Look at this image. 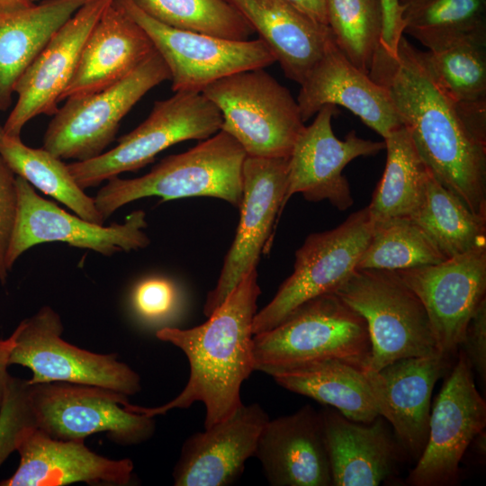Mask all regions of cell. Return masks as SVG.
Returning a JSON list of instances; mask_svg holds the SVG:
<instances>
[{
    "instance_id": "obj_1",
    "label": "cell",
    "mask_w": 486,
    "mask_h": 486,
    "mask_svg": "<svg viewBox=\"0 0 486 486\" xmlns=\"http://www.w3.org/2000/svg\"><path fill=\"white\" fill-rule=\"evenodd\" d=\"M369 76L383 86L434 177L486 218V109L456 103L426 51L401 37L397 52L379 49Z\"/></svg>"
},
{
    "instance_id": "obj_2",
    "label": "cell",
    "mask_w": 486,
    "mask_h": 486,
    "mask_svg": "<svg viewBox=\"0 0 486 486\" xmlns=\"http://www.w3.org/2000/svg\"><path fill=\"white\" fill-rule=\"evenodd\" d=\"M260 293L257 270L254 269L204 323L186 329L165 327L158 330L159 340L173 344L186 356L190 365L188 382L176 397L164 405L146 408L127 400L123 406L155 417L201 401L205 406L204 428L231 416L243 404V382L255 371L252 323Z\"/></svg>"
},
{
    "instance_id": "obj_3",
    "label": "cell",
    "mask_w": 486,
    "mask_h": 486,
    "mask_svg": "<svg viewBox=\"0 0 486 486\" xmlns=\"http://www.w3.org/2000/svg\"><path fill=\"white\" fill-rule=\"evenodd\" d=\"M246 157L239 143L220 130L185 152L165 158L142 176L108 179L94 203L104 220L125 204L149 196L164 201L210 196L239 209Z\"/></svg>"
},
{
    "instance_id": "obj_4",
    "label": "cell",
    "mask_w": 486,
    "mask_h": 486,
    "mask_svg": "<svg viewBox=\"0 0 486 486\" xmlns=\"http://www.w3.org/2000/svg\"><path fill=\"white\" fill-rule=\"evenodd\" d=\"M370 351L365 320L335 292L304 302L277 326L253 337L255 371L266 374L324 359L366 369Z\"/></svg>"
},
{
    "instance_id": "obj_5",
    "label": "cell",
    "mask_w": 486,
    "mask_h": 486,
    "mask_svg": "<svg viewBox=\"0 0 486 486\" xmlns=\"http://www.w3.org/2000/svg\"><path fill=\"white\" fill-rule=\"evenodd\" d=\"M334 292L367 324L366 370L379 371L402 358L441 355L425 307L394 271L356 270Z\"/></svg>"
},
{
    "instance_id": "obj_6",
    "label": "cell",
    "mask_w": 486,
    "mask_h": 486,
    "mask_svg": "<svg viewBox=\"0 0 486 486\" xmlns=\"http://www.w3.org/2000/svg\"><path fill=\"white\" fill-rule=\"evenodd\" d=\"M202 94L220 112V130L249 157L289 158L305 127L297 101L264 68L231 74Z\"/></svg>"
},
{
    "instance_id": "obj_7",
    "label": "cell",
    "mask_w": 486,
    "mask_h": 486,
    "mask_svg": "<svg viewBox=\"0 0 486 486\" xmlns=\"http://www.w3.org/2000/svg\"><path fill=\"white\" fill-rule=\"evenodd\" d=\"M217 106L198 92H176L154 104L148 118L98 157L68 164L86 190L120 174L138 170L167 148L189 140H206L220 130Z\"/></svg>"
},
{
    "instance_id": "obj_8",
    "label": "cell",
    "mask_w": 486,
    "mask_h": 486,
    "mask_svg": "<svg viewBox=\"0 0 486 486\" xmlns=\"http://www.w3.org/2000/svg\"><path fill=\"white\" fill-rule=\"evenodd\" d=\"M169 79L168 68L155 50L117 83L66 99L48 125L42 148L60 159L85 161L98 157L113 140L130 109L153 87Z\"/></svg>"
},
{
    "instance_id": "obj_9",
    "label": "cell",
    "mask_w": 486,
    "mask_h": 486,
    "mask_svg": "<svg viewBox=\"0 0 486 486\" xmlns=\"http://www.w3.org/2000/svg\"><path fill=\"white\" fill-rule=\"evenodd\" d=\"M372 232L366 206L332 230L310 234L295 252L291 275L270 302L256 311L253 334L274 328L304 302L334 292L356 270Z\"/></svg>"
},
{
    "instance_id": "obj_10",
    "label": "cell",
    "mask_w": 486,
    "mask_h": 486,
    "mask_svg": "<svg viewBox=\"0 0 486 486\" xmlns=\"http://www.w3.org/2000/svg\"><path fill=\"white\" fill-rule=\"evenodd\" d=\"M60 316L50 306L19 323L9 365L32 373L29 384L70 382L113 390L126 396L141 390L140 377L116 354H97L79 348L62 338Z\"/></svg>"
},
{
    "instance_id": "obj_11",
    "label": "cell",
    "mask_w": 486,
    "mask_h": 486,
    "mask_svg": "<svg viewBox=\"0 0 486 486\" xmlns=\"http://www.w3.org/2000/svg\"><path fill=\"white\" fill-rule=\"evenodd\" d=\"M127 397L94 385L58 382L29 384L36 428L60 440H85L102 432L121 446L148 440L156 429L154 417L126 409L123 403Z\"/></svg>"
},
{
    "instance_id": "obj_12",
    "label": "cell",
    "mask_w": 486,
    "mask_h": 486,
    "mask_svg": "<svg viewBox=\"0 0 486 486\" xmlns=\"http://www.w3.org/2000/svg\"><path fill=\"white\" fill-rule=\"evenodd\" d=\"M116 1L149 37L168 68L175 93H202L231 74L276 62L261 39L233 40L173 28L153 19L132 0Z\"/></svg>"
},
{
    "instance_id": "obj_13",
    "label": "cell",
    "mask_w": 486,
    "mask_h": 486,
    "mask_svg": "<svg viewBox=\"0 0 486 486\" xmlns=\"http://www.w3.org/2000/svg\"><path fill=\"white\" fill-rule=\"evenodd\" d=\"M16 185L17 213L6 256L10 271L25 251L42 243H66L107 256L149 245L144 232L146 213L142 210L130 213L122 223L104 226L66 212L41 197L31 184L17 176Z\"/></svg>"
},
{
    "instance_id": "obj_14",
    "label": "cell",
    "mask_w": 486,
    "mask_h": 486,
    "mask_svg": "<svg viewBox=\"0 0 486 486\" xmlns=\"http://www.w3.org/2000/svg\"><path fill=\"white\" fill-rule=\"evenodd\" d=\"M485 425L486 402L475 387L472 369L461 349L431 408L428 440L407 483L455 485L461 460Z\"/></svg>"
},
{
    "instance_id": "obj_15",
    "label": "cell",
    "mask_w": 486,
    "mask_h": 486,
    "mask_svg": "<svg viewBox=\"0 0 486 486\" xmlns=\"http://www.w3.org/2000/svg\"><path fill=\"white\" fill-rule=\"evenodd\" d=\"M287 175L288 158L246 157L239 222L217 284L207 294L203 305L206 317L225 301L247 274L256 269L284 209Z\"/></svg>"
},
{
    "instance_id": "obj_16",
    "label": "cell",
    "mask_w": 486,
    "mask_h": 486,
    "mask_svg": "<svg viewBox=\"0 0 486 486\" xmlns=\"http://www.w3.org/2000/svg\"><path fill=\"white\" fill-rule=\"evenodd\" d=\"M394 272L425 307L438 352L452 356L486 300V245L436 265Z\"/></svg>"
},
{
    "instance_id": "obj_17",
    "label": "cell",
    "mask_w": 486,
    "mask_h": 486,
    "mask_svg": "<svg viewBox=\"0 0 486 486\" xmlns=\"http://www.w3.org/2000/svg\"><path fill=\"white\" fill-rule=\"evenodd\" d=\"M336 112V105H324L298 136L288 158L284 208L293 194H302L307 201L327 200L339 211L347 210L354 200L343 169L355 158L385 149L384 141L362 139L355 130L338 139L332 129Z\"/></svg>"
},
{
    "instance_id": "obj_18",
    "label": "cell",
    "mask_w": 486,
    "mask_h": 486,
    "mask_svg": "<svg viewBox=\"0 0 486 486\" xmlns=\"http://www.w3.org/2000/svg\"><path fill=\"white\" fill-rule=\"evenodd\" d=\"M114 0H87L49 40L17 81V102L2 127L20 137L25 124L38 115H53L77 66L85 42Z\"/></svg>"
},
{
    "instance_id": "obj_19",
    "label": "cell",
    "mask_w": 486,
    "mask_h": 486,
    "mask_svg": "<svg viewBox=\"0 0 486 486\" xmlns=\"http://www.w3.org/2000/svg\"><path fill=\"white\" fill-rule=\"evenodd\" d=\"M444 355L396 360L379 371L366 370L380 416L393 428L403 454L417 459L428 436L431 395L449 367Z\"/></svg>"
},
{
    "instance_id": "obj_20",
    "label": "cell",
    "mask_w": 486,
    "mask_h": 486,
    "mask_svg": "<svg viewBox=\"0 0 486 486\" xmlns=\"http://www.w3.org/2000/svg\"><path fill=\"white\" fill-rule=\"evenodd\" d=\"M297 104L305 122L324 105H341L383 139L402 126L388 90L355 67L334 39L300 85Z\"/></svg>"
},
{
    "instance_id": "obj_21",
    "label": "cell",
    "mask_w": 486,
    "mask_h": 486,
    "mask_svg": "<svg viewBox=\"0 0 486 486\" xmlns=\"http://www.w3.org/2000/svg\"><path fill=\"white\" fill-rule=\"evenodd\" d=\"M269 419L258 403L242 404L228 418L197 432L184 443L173 471L176 486H228L254 456Z\"/></svg>"
},
{
    "instance_id": "obj_22",
    "label": "cell",
    "mask_w": 486,
    "mask_h": 486,
    "mask_svg": "<svg viewBox=\"0 0 486 486\" xmlns=\"http://www.w3.org/2000/svg\"><path fill=\"white\" fill-rule=\"evenodd\" d=\"M20 464L0 486H63L76 482L127 485L133 472L130 459H109L91 451L85 440L56 439L34 428L17 450Z\"/></svg>"
},
{
    "instance_id": "obj_23",
    "label": "cell",
    "mask_w": 486,
    "mask_h": 486,
    "mask_svg": "<svg viewBox=\"0 0 486 486\" xmlns=\"http://www.w3.org/2000/svg\"><path fill=\"white\" fill-rule=\"evenodd\" d=\"M273 486H332L319 411L305 405L268 419L254 454Z\"/></svg>"
},
{
    "instance_id": "obj_24",
    "label": "cell",
    "mask_w": 486,
    "mask_h": 486,
    "mask_svg": "<svg viewBox=\"0 0 486 486\" xmlns=\"http://www.w3.org/2000/svg\"><path fill=\"white\" fill-rule=\"evenodd\" d=\"M154 51L147 33L114 0L87 37L59 101L93 94L117 83Z\"/></svg>"
},
{
    "instance_id": "obj_25",
    "label": "cell",
    "mask_w": 486,
    "mask_h": 486,
    "mask_svg": "<svg viewBox=\"0 0 486 486\" xmlns=\"http://www.w3.org/2000/svg\"><path fill=\"white\" fill-rule=\"evenodd\" d=\"M319 413L332 486H377L392 474L403 452L382 416L362 423L335 409Z\"/></svg>"
},
{
    "instance_id": "obj_26",
    "label": "cell",
    "mask_w": 486,
    "mask_h": 486,
    "mask_svg": "<svg viewBox=\"0 0 486 486\" xmlns=\"http://www.w3.org/2000/svg\"><path fill=\"white\" fill-rule=\"evenodd\" d=\"M267 45L285 76L301 85L334 39L330 28L285 0H226Z\"/></svg>"
},
{
    "instance_id": "obj_27",
    "label": "cell",
    "mask_w": 486,
    "mask_h": 486,
    "mask_svg": "<svg viewBox=\"0 0 486 486\" xmlns=\"http://www.w3.org/2000/svg\"><path fill=\"white\" fill-rule=\"evenodd\" d=\"M87 0H42L0 10V112L12 104L14 87L51 36Z\"/></svg>"
},
{
    "instance_id": "obj_28",
    "label": "cell",
    "mask_w": 486,
    "mask_h": 486,
    "mask_svg": "<svg viewBox=\"0 0 486 486\" xmlns=\"http://www.w3.org/2000/svg\"><path fill=\"white\" fill-rule=\"evenodd\" d=\"M283 388L330 406L347 418L362 423L380 416L365 368L324 359L266 374Z\"/></svg>"
},
{
    "instance_id": "obj_29",
    "label": "cell",
    "mask_w": 486,
    "mask_h": 486,
    "mask_svg": "<svg viewBox=\"0 0 486 486\" xmlns=\"http://www.w3.org/2000/svg\"><path fill=\"white\" fill-rule=\"evenodd\" d=\"M383 141L386 165L367 206L373 224L392 219H412L425 200L430 173L403 125Z\"/></svg>"
},
{
    "instance_id": "obj_30",
    "label": "cell",
    "mask_w": 486,
    "mask_h": 486,
    "mask_svg": "<svg viewBox=\"0 0 486 486\" xmlns=\"http://www.w3.org/2000/svg\"><path fill=\"white\" fill-rule=\"evenodd\" d=\"M0 157L17 176L75 214L92 222L104 223L94 198L77 184L68 164L44 148H31L20 137L6 135L0 126Z\"/></svg>"
},
{
    "instance_id": "obj_31",
    "label": "cell",
    "mask_w": 486,
    "mask_h": 486,
    "mask_svg": "<svg viewBox=\"0 0 486 486\" xmlns=\"http://www.w3.org/2000/svg\"><path fill=\"white\" fill-rule=\"evenodd\" d=\"M410 220L428 234L446 259L486 245V218L473 213L431 172L425 200Z\"/></svg>"
},
{
    "instance_id": "obj_32",
    "label": "cell",
    "mask_w": 486,
    "mask_h": 486,
    "mask_svg": "<svg viewBox=\"0 0 486 486\" xmlns=\"http://www.w3.org/2000/svg\"><path fill=\"white\" fill-rule=\"evenodd\" d=\"M426 53L436 77L456 103L486 108V28L446 38Z\"/></svg>"
},
{
    "instance_id": "obj_33",
    "label": "cell",
    "mask_w": 486,
    "mask_h": 486,
    "mask_svg": "<svg viewBox=\"0 0 486 486\" xmlns=\"http://www.w3.org/2000/svg\"><path fill=\"white\" fill-rule=\"evenodd\" d=\"M445 259L417 223L409 219H392L373 224L372 237L356 270L398 271L436 265Z\"/></svg>"
},
{
    "instance_id": "obj_34",
    "label": "cell",
    "mask_w": 486,
    "mask_h": 486,
    "mask_svg": "<svg viewBox=\"0 0 486 486\" xmlns=\"http://www.w3.org/2000/svg\"><path fill=\"white\" fill-rule=\"evenodd\" d=\"M167 26L233 40H248L254 30L226 0H132Z\"/></svg>"
},
{
    "instance_id": "obj_35",
    "label": "cell",
    "mask_w": 486,
    "mask_h": 486,
    "mask_svg": "<svg viewBox=\"0 0 486 486\" xmlns=\"http://www.w3.org/2000/svg\"><path fill=\"white\" fill-rule=\"evenodd\" d=\"M328 24L346 58L369 76L381 47L383 10L381 0H327Z\"/></svg>"
},
{
    "instance_id": "obj_36",
    "label": "cell",
    "mask_w": 486,
    "mask_h": 486,
    "mask_svg": "<svg viewBox=\"0 0 486 486\" xmlns=\"http://www.w3.org/2000/svg\"><path fill=\"white\" fill-rule=\"evenodd\" d=\"M404 32L429 49L461 33L486 28V0H400Z\"/></svg>"
},
{
    "instance_id": "obj_37",
    "label": "cell",
    "mask_w": 486,
    "mask_h": 486,
    "mask_svg": "<svg viewBox=\"0 0 486 486\" xmlns=\"http://www.w3.org/2000/svg\"><path fill=\"white\" fill-rule=\"evenodd\" d=\"M34 428L27 380L11 375L0 407V466Z\"/></svg>"
},
{
    "instance_id": "obj_38",
    "label": "cell",
    "mask_w": 486,
    "mask_h": 486,
    "mask_svg": "<svg viewBox=\"0 0 486 486\" xmlns=\"http://www.w3.org/2000/svg\"><path fill=\"white\" fill-rule=\"evenodd\" d=\"M18 205L16 175L0 157V282L4 284L10 270L7 251L15 223Z\"/></svg>"
},
{
    "instance_id": "obj_39",
    "label": "cell",
    "mask_w": 486,
    "mask_h": 486,
    "mask_svg": "<svg viewBox=\"0 0 486 486\" xmlns=\"http://www.w3.org/2000/svg\"><path fill=\"white\" fill-rule=\"evenodd\" d=\"M176 302L173 284L164 278L141 281L132 293V304L137 313L146 320H156L167 316Z\"/></svg>"
},
{
    "instance_id": "obj_40",
    "label": "cell",
    "mask_w": 486,
    "mask_h": 486,
    "mask_svg": "<svg viewBox=\"0 0 486 486\" xmlns=\"http://www.w3.org/2000/svg\"><path fill=\"white\" fill-rule=\"evenodd\" d=\"M466 356L471 368L486 382V300L477 308L466 328L460 347Z\"/></svg>"
},
{
    "instance_id": "obj_41",
    "label": "cell",
    "mask_w": 486,
    "mask_h": 486,
    "mask_svg": "<svg viewBox=\"0 0 486 486\" xmlns=\"http://www.w3.org/2000/svg\"><path fill=\"white\" fill-rule=\"evenodd\" d=\"M383 10V30L381 49L390 55H395L399 42L404 33L402 7L400 0H381Z\"/></svg>"
},
{
    "instance_id": "obj_42",
    "label": "cell",
    "mask_w": 486,
    "mask_h": 486,
    "mask_svg": "<svg viewBox=\"0 0 486 486\" xmlns=\"http://www.w3.org/2000/svg\"><path fill=\"white\" fill-rule=\"evenodd\" d=\"M285 1L314 22L328 26L327 0Z\"/></svg>"
},
{
    "instance_id": "obj_43",
    "label": "cell",
    "mask_w": 486,
    "mask_h": 486,
    "mask_svg": "<svg viewBox=\"0 0 486 486\" xmlns=\"http://www.w3.org/2000/svg\"><path fill=\"white\" fill-rule=\"evenodd\" d=\"M14 344V333L5 338L0 339V407L4 398L10 374L7 371L9 365V356Z\"/></svg>"
},
{
    "instance_id": "obj_44",
    "label": "cell",
    "mask_w": 486,
    "mask_h": 486,
    "mask_svg": "<svg viewBox=\"0 0 486 486\" xmlns=\"http://www.w3.org/2000/svg\"><path fill=\"white\" fill-rule=\"evenodd\" d=\"M29 0H0V10H10L31 5Z\"/></svg>"
},
{
    "instance_id": "obj_45",
    "label": "cell",
    "mask_w": 486,
    "mask_h": 486,
    "mask_svg": "<svg viewBox=\"0 0 486 486\" xmlns=\"http://www.w3.org/2000/svg\"><path fill=\"white\" fill-rule=\"evenodd\" d=\"M31 3L34 4V3H38V2H40L42 0H29Z\"/></svg>"
}]
</instances>
